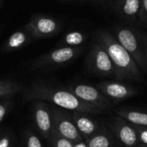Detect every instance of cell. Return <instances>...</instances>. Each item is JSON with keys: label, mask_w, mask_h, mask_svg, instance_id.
Masks as SVG:
<instances>
[{"label": "cell", "mask_w": 147, "mask_h": 147, "mask_svg": "<svg viewBox=\"0 0 147 147\" xmlns=\"http://www.w3.org/2000/svg\"><path fill=\"white\" fill-rule=\"evenodd\" d=\"M85 65L92 73L102 77H115V69L105 49L95 42L87 55Z\"/></svg>", "instance_id": "5b68a950"}, {"label": "cell", "mask_w": 147, "mask_h": 147, "mask_svg": "<svg viewBox=\"0 0 147 147\" xmlns=\"http://www.w3.org/2000/svg\"><path fill=\"white\" fill-rule=\"evenodd\" d=\"M24 28L35 39H44L56 35L62 25L57 19L44 14H34Z\"/></svg>", "instance_id": "8992f818"}, {"label": "cell", "mask_w": 147, "mask_h": 147, "mask_svg": "<svg viewBox=\"0 0 147 147\" xmlns=\"http://www.w3.org/2000/svg\"><path fill=\"white\" fill-rule=\"evenodd\" d=\"M51 106L53 118V131L74 144L85 141L72 121L71 114H69L67 110L54 105L51 104Z\"/></svg>", "instance_id": "52a82bcc"}, {"label": "cell", "mask_w": 147, "mask_h": 147, "mask_svg": "<svg viewBox=\"0 0 147 147\" xmlns=\"http://www.w3.org/2000/svg\"><path fill=\"white\" fill-rule=\"evenodd\" d=\"M32 119L39 134L48 141L53 133V118L51 104L45 101H34L32 104Z\"/></svg>", "instance_id": "ba28073f"}, {"label": "cell", "mask_w": 147, "mask_h": 147, "mask_svg": "<svg viewBox=\"0 0 147 147\" xmlns=\"http://www.w3.org/2000/svg\"><path fill=\"white\" fill-rule=\"evenodd\" d=\"M34 40L35 39L25 28L19 29L13 32L8 37L2 47V50L4 53L15 52L25 47Z\"/></svg>", "instance_id": "7c38bea8"}, {"label": "cell", "mask_w": 147, "mask_h": 147, "mask_svg": "<svg viewBox=\"0 0 147 147\" xmlns=\"http://www.w3.org/2000/svg\"><path fill=\"white\" fill-rule=\"evenodd\" d=\"M87 147H110V138L106 134L96 133L85 140Z\"/></svg>", "instance_id": "ac0fdd59"}, {"label": "cell", "mask_w": 147, "mask_h": 147, "mask_svg": "<svg viewBox=\"0 0 147 147\" xmlns=\"http://www.w3.org/2000/svg\"><path fill=\"white\" fill-rule=\"evenodd\" d=\"M75 147H87L86 144H85V141L84 142H81V143H77V144H74Z\"/></svg>", "instance_id": "d4e9b609"}, {"label": "cell", "mask_w": 147, "mask_h": 147, "mask_svg": "<svg viewBox=\"0 0 147 147\" xmlns=\"http://www.w3.org/2000/svg\"><path fill=\"white\" fill-rule=\"evenodd\" d=\"M98 90L111 101L124 100L134 96L137 94V90L127 84L117 82H102L96 86Z\"/></svg>", "instance_id": "30bf717a"}, {"label": "cell", "mask_w": 147, "mask_h": 147, "mask_svg": "<svg viewBox=\"0 0 147 147\" xmlns=\"http://www.w3.org/2000/svg\"><path fill=\"white\" fill-rule=\"evenodd\" d=\"M140 19L147 26V0L141 1V10L140 14Z\"/></svg>", "instance_id": "cb8c5ba5"}, {"label": "cell", "mask_w": 147, "mask_h": 147, "mask_svg": "<svg viewBox=\"0 0 147 147\" xmlns=\"http://www.w3.org/2000/svg\"><path fill=\"white\" fill-rule=\"evenodd\" d=\"M87 40V34L81 31H70L61 39V47H82Z\"/></svg>", "instance_id": "e0dca14e"}, {"label": "cell", "mask_w": 147, "mask_h": 147, "mask_svg": "<svg viewBox=\"0 0 147 147\" xmlns=\"http://www.w3.org/2000/svg\"><path fill=\"white\" fill-rule=\"evenodd\" d=\"M96 42L101 45L108 53L115 69V78L118 79H130L140 81L141 79L140 68L129 54V53L120 44L115 35L99 30L95 34Z\"/></svg>", "instance_id": "7a4b0ae2"}, {"label": "cell", "mask_w": 147, "mask_h": 147, "mask_svg": "<svg viewBox=\"0 0 147 147\" xmlns=\"http://www.w3.org/2000/svg\"><path fill=\"white\" fill-rule=\"evenodd\" d=\"M140 147H147V146H140Z\"/></svg>", "instance_id": "83f0119b"}, {"label": "cell", "mask_w": 147, "mask_h": 147, "mask_svg": "<svg viewBox=\"0 0 147 147\" xmlns=\"http://www.w3.org/2000/svg\"><path fill=\"white\" fill-rule=\"evenodd\" d=\"M48 142L51 144V146L53 147H75L73 142L60 136L54 131H53L50 140H48Z\"/></svg>", "instance_id": "ffe728a7"}, {"label": "cell", "mask_w": 147, "mask_h": 147, "mask_svg": "<svg viewBox=\"0 0 147 147\" xmlns=\"http://www.w3.org/2000/svg\"><path fill=\"white\" fill-rule=\"evenodd\" d=\"M142 0H118L115 4L116 12L123 18L136 22L140 19Z\"/></svg>", "instance_id": "5bb4252c"}, {"label": "cell", "mask_w": 147, "mask_h": 147, "mask_svg": "<svg viewBox=\"0 0 147 147\" xmlns=\"http://www.w3.org/2000/svg\"><path fill=\"white\" fill-rule=\"evenodd\" d=\"M1 133H2V132H1V130H0V134H1Z\"/></svg>", "instance_id": "4316f807"}, {"label": "cell", "mask_w": 147, "mask_h": 147, "mask_svg": "<svg viewBox=\"0 0 147 147\" xmlns=\"http://www.w3.org/2000/svg\"><path fill=\"white\" fill-rule=\"evenodd\" d=\"M23 143L25 147H43L39 137L33 131L27 129L23 134Z\"/></svg>", "instance_id": "d6986e66"}, {"label": "cell", "mask_w": 147, "mask_h": 147, "mask_svg": "<svg viewBox=\"0 0 147 147\" xmlns=\"http://www.w3.org/2000/svg\"><path fill=\"white\" fill-rule=\"evenodd\" d=\"M115 113L126 121L139 127L147 128V113L126 109H117Z\"/></svg>", "instance_id": "9a60e30c"}, {"label": "cell", "mask_w": 147, "mask_h": 147, "mask_svg": "<svg viewBox=\"0 0 147 147\" xmlns=\"http://www.w3.org/2000/svg\"><path fill=\"white\" fill-rule=\"evenodd\" d=\"M119 120L115 125L116 137L126 147H135L140 142V140L134 126L122 118Z\"/></svg>", "instance_id": "8fae6325"}, {"label": "cell", "mask_w": 147, "mask_h": 147, "mask_svg": "<svg viewBox=\"0 0 147 147\" xmlns=\"http://www.w3.org/2000/svg\"><path fill=\"white\" fill-rule=\"evenodd\" d=\"M86 115L88 114L80 112H71V114L72 121L84 140L96 134L99 129V124L93 119L88 117Z\"/></svg>", "instance_id": "4fadbf2b"}, {"label": "cell", "mask_w": 147, "mask_h": 147, "mask_svg": "<svg viewBox=\"0 0 147 147\" xmlns=\"http://www.w3.org/2000/svg\"><path fill=\"white\" fill-rule=\"evenodd\" d=\"M14 139L10 133H1L0 134V147H13Z\"/></svg>", "instance_id": "7402d4cb"}, {"label": "cell", "mask_w": 147, "mask_h": 147, "mask_svg": "<svg viewBox=\"0 0 147 147\" xmlns=\"http://www.w3.org/2000/svg\"><path fill=\"white\" fill-rule=\"evenodd\" d=\"M115 37L142 70L147 69V39L135 30L123 26L115 29Z\"/></svg>", "instance_id": "3957f363"}, {"label": "cell", "mask_w": 147, "mask_h": 147, "mask_svg": "<svg viewBox=\"0 0 147 147\" xmlns=\"http://www.w3.org/2000/svg\"><path fill=\"white\" fill-rule=\"evenodd\" d=\"M22 93L25 101H45L67 111L80 112L88 115H100L104 113L101 109L82 101L69 90L56 88L43 82L32 84Z\"/></svg>", "instance_id": "6da1fadb"}, {"label": "cell", "mask_w": 147, "mask_h": 147, "mask_svg": "<svg viewBox=\"0 0 147 147\" xmlns=\"http://www.w3.org/2000/svg\"><path fill=\"white\" fill-rule=\"evenodd\" d=\"M67 90L72 92L82 101L101 109L104 113L109 111L113 107V101L104 96L97 87H94L90 84H78L70 85Z\"/></svg>", "instance_id": "9c48e42d"}, {"label": "cell", "mask_w": 147, "mask_h": 147, "mask_svg": "<svg viewBox=\"0 0 147 147\" xmlns=\"http://www.w3.org/2000/svg\"><path fill=\"white\" fill-rule=\"evenodd\" d=\"M26 88L22 84L15 81L10 80H0V98H12L14 96L23 92Z\"/></svg>", "instance_id": "2e32d148"}, {"label": "cell", "mask_w": 147, "mask_h": 147, "mask_svg": "<svg viewBox=\"0 0 147 147\" xmlns=\"http://www.w3.org/2000/svg\"><path fill=\"white\" fill-rule=\"evenodd\" d=\"M134 127L137 131L140 141L147 146V128L139 127H135V126H134Z\"/></svg>", "instance_id": "603a6c76"}, {"label": "cell", "mask_w": 147, "mask_h": 147, "mask_svg": "<svg viewBox=\"0 0 147 147\" xmlns=\"http://www.w3.org/2000/svg\"><path fill=\"white\" fill-rule=\"evenodd\" d=\"M2 3H3V0H0V8H1V6H2Z\"/></svg>", "instance_id": "484cf974"}, {"label": "cell", "mask_w": 147, "mask_h": 147, "mask_svg": "<svg viewBox=\"0 0 147 147\" xmlns=\"http://www.w3.org/2000/svg\"><path fill=\"white\" fill-rule=\"evenodd\" d=\"M84 47H59L53 49L34 59L31 70L47 71L65 65L81 54Z\"/></svg>", "instance_id": "277c9868"}, {"label": "cell", "mask_w": 147, "mask_h": 147, "mask_svg": "<svg viewBox=\"0 0 147 147\" xmlns=\"http://www.w3.org/2000/svg\"><path fill=\"white\" fill-rule=\"evenodd\" d=\"M14 102L11 98H6L0 101V123L4 120L7 115L13 108Z\"/></svg>", "instance_id": "44dd1931"}]
</instances>
